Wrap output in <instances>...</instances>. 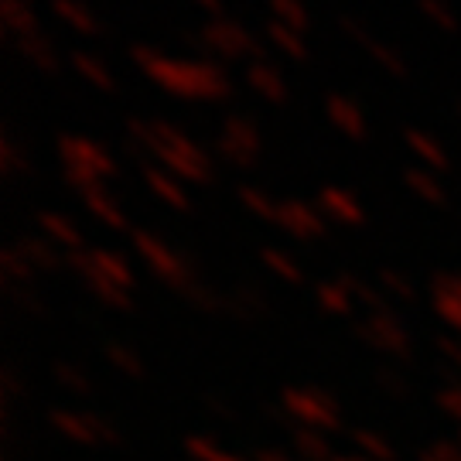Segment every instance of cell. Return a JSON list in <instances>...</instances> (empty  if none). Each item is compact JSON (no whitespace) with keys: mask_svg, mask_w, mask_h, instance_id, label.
Returning <instances> with one entry per match:
<instances>
[{"mask_svg":"<svg viewBox=\"0 0 461 461\" xmlns=\"http://www.w3.org/2000/svg\"><path fill=\"white\" fill-rule=\"evenodd\" d=\"M215 148L219 154L236 167H253L257 161V150H260V133L257 127L243 120V116H230L226 123H222V133H219V140H215Z\"/></svg>","mask_w":461,"mask_h":461,"instance_id":"7a4b0ae2","label":"cell"},{"mask_svg":"<svg viewBox=\"0 0 461 461\" xmlns=\"http://www.w3.org/2000/svg\"><path fill=\"white\" fill-rule=\"evenodd\" d=\"M51 11L62 17L68 28H76V32L83 34H96V21H93V14L86 11L83 4H76V0H51Z\"/></svg>","mask_w":461,"mask_h":461,"instance_id":"4fadbf2b","label":"cell"},{"mask_svg":"<svg viewBox=\"0 0 461 461\" xmlns=\"http://www.w3.org/2000/svg\"><path fill=\"white\" fill-rule=\"evenodd\" d=\"M325 110H329V120L342 133H348V137H363L366 133V120H363V113H359V106L348 103L346 96H329Z\"/></svg>","mask_w":461,"mask_h":461,"instance_id":"5b68a950","label":"cell"},{"mask_svg":"<svg viewBox=\"0 0 461 461\" xmlns=\"http://www.w3.org/2000/svg\"><path fill=\"white\" fill-rule=\"evenodd\" d=\"M41 222H45V230L51 236H59V240H66V243H76V232L66 226V219H55V215H41Z\"/></svg>","mask_w":461,"mask_h":461,"instance_id":"603a6c76","label":"cell"},{"mask_svg":"<svg viewBox=\"0 0 461 461\" xmlns=\"http://www.w3.org/2000/svg\"><path fill=\"white\" fill-rule=\"evenodd\" d=\"M131 59L144 68L148 79L165 86L167 93L195 96V99H212L230 93L226 76L212 62H171V59H161L158 51L150 49H131Z\"/></svg>","mask_w":461,"mask_h":461,"instance_id":"6da1fadb","label":"cell"},{"mask_svg":"<svg viewBox=\"0 0 461 461\" xmlns=\"http://www.w3.org/2000/svg\"><path fill=\"white\" fill-rule=\"evenodd\" d=\"M267 38L277 45L284 55H291V59H308V45H304V38L294 32V28H287V24H280V21H270L267 24Z\"/></svg>","mask_w":461,"mask_h":461,"instance_id":"7c38bea8","label":"cell"},{"mask_svg":"<svg viewBox=\"0 0 461 461\" xmlns=\"http://www.w3.org/2000/svg\"><path fill=\"white\" fill-rule=\"evenodd\" d=\"M21 167V158L14 150V140L11 137H0V171H17Z\"/></svg>","mask_w":461,"mask_h":461,"instance_id":"7402d4cb","label":"cell"},{"mask_svg":"<svg viewBox=\"0 0 461 461\" xmlns=\"http://www.w3.org/2000/svg\"><path fill=\"white\" fill-rule=\"evenodd\" d=\"M247 83L253 86L264 99H270V103H284V96H287L284 79H280L277 72L267 66V62H253V66L247 68Z\"/></svg>","mask_w":461,"mask_h":461,"instance_id":"8992f818","label":"cell"},{"mask_svg":"<svg viewBox=\"0 0 461 461\" xmlns=\"http://www.w3.org/2000/svg\"><path fill=\"white\" fill-rule=\"evenodd\" d=\"M83 195H86V205H89L99 219H106L110 226H123V215L116 212V205L110 202V195H103V192H99V185H89V188H83Z\"/></svg>","mask_w":461,"mask_h":461,"instance_id":"e0dca14e","label":"cell"},{"mask_svg":"<svg viewBox=\"0 0 461 461\" xmlns=\"http://www.w3.org/2000/svg\"><path fill=\"white\" fill-rule=\"evenodd\" d=\"M267 4H270V11H274V21L294 28L297 34L308 32V11H304L297 0H267Z\"/></svg>","mask_w":461,"mask_h":461,"instance_id":"2e32d148","label":"cell"},{"mask_svg":"<svg viewBox=\"0 0 461 461\" xmlns=\"http://www.w3.org/2000/svg\"><path fill=\"white\" fill-rule=\"evenodd\" d=\"M420 11H424L434 24H441V32H455V14L445 7V0H420Z\"/></svg>","mask_w":461,"mask_h":461,"instance_id":"ffe728a7","label":"cell"},{"mask_svg":"<svg viewBox=\"0 0 461 461\" xmlns=\"http://www.w3.org/2000/svg\"><path fill=\"white\" fill-rule=\"evenodd\" d=\"M0 21H4V28L17 38H32L34 34V14L32 7L24 4V0H0Z\"/></svg>","mask_w":461,"mask_h":461,"instance_id":"52a82bcc","label":"cell"},{"mask_svg":"<svg viewBox=\"0 0 461 461\" xmlns=\"http://www.w3.org/2000/svg\"><path fill=\"white\" fill-rule=\"evenodd\" d=\"M144 178H148L150 192H154L158 198H165L167 205H175V209H185V205H188V198L182 195V188H178V185L167 178L165 167L148 165V167H144Z\"/></svg>","mask_w":461,"mask_h":461,"instance_id":"8fae6325","label":"cell"},{"mask_svg":"<svg viewBox=\"0 0 461 461\" xmlns=\"http://www.w3.org/2000/svg\"><path fill=\"white\" fill-rule=\"evenodd\" d=\"M17 49H21V55H24L32 66L45 68V72H55V68H59L55 51H51L49 41H45V38H38V34H32V38H17Z\"/></svg>","mask_w":461,"mask_h":461,"instance_id":"5bb4252c","label":"cell"},{"mask_svg":"<svg viewBox=\"0 0 461 461\" xmlns=\"http://www.w3.org/2000/svg\"><path fill=\"white\" fill-rule=\"evenodd\" d=\"M202 45L212 51V55H222V59H240V55L264 59V49L240 24H232V21H209L202 28Z\"/></svg>","mask_w":461,"mask_h":461,"instance_id":"3957f363","label":"cell"},{"mask_svg":"<svg viewBox=\"0 0 461 461\" xmlns=\"http://www.w3.org/2000/svg\"><path fill=\"white\" fill-rule=\"evenodd\" d=\"M318 202H321V209L329 215H335L339 222H359V205H356V198L346 195V192H339V188H321V195H318Z\"/></svg>","mask_w":461,"mask_h":461,"instance_id":"30bf717a","label":"cell"},{"mask_svg":"<svg viewBox=\"0 0 461 461\" xmlns=\"http://www.w3.org/2000/svg\"><path fill=\"white\" fill-rule=\"evenodd\" d=\"M363 45L369 49V55H373V59H376L379 66L386 68V72H393V76H403V72H407V68H403V62H400V55H396L393 49L379 45V41H373V38H366Z\"/></svg>","mask_w":461,"mask_h":461,"instance_id":"d6986e66","label":"cell"},{"mask_svg":"<svg viewBox=\"0 0 461 461\" xmlns=\"http://www.w3.org/2000/svg\"><path fill=\"white\" fill-rule=\"evenodd\" d=\"M407 185H411V188L420 198H428V202H445V192H441V185L434 182L430 175H424V171H407Z\"/></svg>","mask_w":461,"mask_h":461,"instance_id":"ac0fdd59","label":"cell"},{"mask_svg":"<svg viewBox=\"0 0 461 461\" xmlns=\"http://www.w3.org/2000/svg\"><path fill=\"white\" fill-rule=\"evenodd\" d=\"M72 66H76V72L79 76H86L89 83L96 86V89H103V93H113L116 86H113V76L106 72V68L99 66L93 55H83V51H72Z\"/></svg>","mask_w":461,"mask_h":461,"instance_id":"9a60e30c","label":"cell"},{"mask_svg":"<svg viewBox=\"0 0 461 461\" xmlns=\"http://www.w3.org/2000/svg\"><path fill=\"white\" fill-rule=\"evenodd\" d=\"M277 219L291 232H301V236H314V232H321V222H318V215H314L312 209H304L301 202H287V205H280Z\"/></svg>","mask_w":461,"mask_h":461,"instance_id":"9c48e42d","label":"cell"},{"mask_svg":"<svg viewBox=\"0 0 461 461\" xmlns=\"http://www.w3.org/2000/svg\"><path fill=\"white\" fill-rule=\"evenodd\" d=\"M198 7H205V11H212V14H222V4L219 0H195Z\"/></svg>","mask_w":461,"mask_h":461,"instance_id":"cb8c5ba5","label":"cell"},{"mask_svg":"<svg viewBox=\"0 0 461 461\" xmlns=\"http://www.w3.org/2000/svg\"><path fill=\"white\" fill-rule=\"evenodd\" d=\"M240 198L247 202V205H249V209H253V212L267 215V219H270V215H277V212H280L277 205H274V202H267V195H264V192H257V188H240Z\"/></svg>","mask_w":461,"mask_h":461,"instance_id":"44dd1931","label":"cell"},{"mask_svg":"<svg viewBox=\"0 0 461 461\" xmlns=\"http://www.w3.org/2000/svg\"><path fill=\"white\" fill-rule=\"evenodd\" d=\"M403 140H407V148H411L428 167H438V171H445L447 167V154L441 150V144H438L434 137H428V133H420V131H407L403 133Z\"/></svg>","mask_w":461,"mask_h":461,"instance_id":"ba28073f","label":"cell"},{"mask_svg":"<svg viewBox=\"0 0 461 461\" xmlns=\"http://www.w3.org/2000/svg\"><path fill=\"white\" fill-rule=\"evenodd\" d=\"M59 154H62V165L66 167H83V171L96 175V178L116 171L113 158L99 148V144L83 140V137H62V140H59Z\"/></svg>","mask_w":461,"mask_h":461,"instance_id":"277c9868","label":"cell"}]
</instances>
